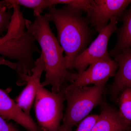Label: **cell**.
Listing matches in <instances>:
<instances>
[{"label":"cell","mask_w":131,"mask_h":131,"mask_svg":"<svg viewBox=\"0 0 131 131\" xmlns=\"http://www.w3.org/2000/svg\"><path fill=\"white\" fill-rule=\"evenodd\" d=\"M50 21L46 14L39 15L26 28L40 45L42 50L46 74L41 86L50 85L51 92L56 93L61 91L67 83H70L75 81L78 75L70 72L66 68L64 51L51 29Z\"/></svg>","instance_id":"obj_1"},{"label":"cell","mask_w":131,"mask_h":131,"mask_svg":"<svg viewBox=\"0 0 131 131\" xmlns=\"http://www.w3.org/2000/svg\"><path fill=\"white\" fill-rule=\"evenodd\" d=\"M46 13L50 21L56 27L58 40L65 52L66 65L71 70L73 62L88 48L93 31L83 12L71 6L57 8L55 6L47 8Z\"/></svg>","instance_id":"obj_2"},{"label":"cell","mask_w":131,"mask_h":131,"mask_svg":"<svg viewBox=\"0 0 131 131\" xmlns=\"http://www.w3.org/2000/svg\"><path fill=\"white\" fill-rule=\"evenodd\" d=\"M105 84L72 88L64 85L67 106L60 131H72L75 125L87 117L95 107L103 103Z\"/></svg>","instance_id":"obj_3"},{"label":"cell","mask_w":131,"mask_h":131,"mask_svg":"<svg viewBox=\"0 0 131 131\" xmlns=\"http://www.w3.org/2000/svg\"><path fill=\"white\" fill-rule=\"evenodd\" d=\"M35 41L28 30L20 35L18 31L9 28L6 35L0 37V54L17 60V72L30 74L35 64L34 54L40 53Z\"/></svg>","instance_id":"obj_4"},{"label":"cell","mask_w":131,"mask_h":131,"mask_svg":"<svg viewBox=\"0 0 131 131\" xmlns=\"http://www.w3.org/2000/svg\"><path fill=\"white\" fill-rule=\"evenodd\" d=\"M65 101L64 86L56 93L49 91L41 84L39 87L34 108L38 125L43 131H60Z\"/></svg>","instance_id":"obj_5"},{"label":"cell","mask_w":131,"mask_h":131,"mask_svg":"<svg viewBox=\"0 0 131 131\" xmlns=\"http://www.w3.org/2000/svg\"><path fill=\"white\" fill-rule=\"evenodd\" d=\"M118 19L114 18L99 33L97 37L73 62L71 70L75 69L77 74L82 73L91 64L97 61L112 60L108 52V41L112 34L118 30Z\"/></svg>","instance_id":"obj_6"},{"label":"cell","mask_w":131,"mask_h":131,"mask_svg":"<svg viewBox=\"0 0 131 131\" xmlns=\"http://www.w3.org/2000/svg\"><path fill=\"white\" fill-rule=\"evenodd\" d=\"M131 0H91L86 13L90 24L100 33L114 18L122 16Z\"/></svg>","instance_id":"obj_7"},{"label":"cell","mask_w":131,"mask_h":131,"mask_svg":"<svg viewBox=\"0 0 131 131\" xmlns=\"http://www.w3.org/2000/svg\"><path fill=\"white\" fill-rule=\"evenodd\" d=\"M118 69L114 60L97 61L91 64L83 72L78 75L73 82L67 84L69 88H77L88 86L106 84L110 78L114 76Z\"/></svg>","instance_id":"obj_8"},{"label":"cell","mask_w":131,"mask_h":131,"mask_svg":"<svg viewBox=\"0 0 131 131\" xmlns=\"http://www.w3.org/2000/svg\"><path fill=\"white\" fill-rule=\"evenodd\" d=\"M11 89L0 88V117L5 120H12L27 131H43L30 116L24 112L9 96Z\"/></svg>","instance_id":"obj_9"},{"label":"cell","mask_w":131,"mask_h":131,"mask_svg":"<svg viewBox=\"0 0 131 131\" xmlns=\"http://www.w3.org/2000/svg\"><path fill=\"white\" fill-rule=\"evenodd\" d=\"M45 69L44 60L41 53L40 57L35 61L32 74L30 76H21L22 79L26 81L27 83L25 88L16 97L15 102L24 112L29 116H30V112L38 88L41 84L40 79Z\"/></svg>","instance_id":"obj_10"},{"label":"cell","mask_w":131,"mask_h":131,"mask_svg":"<svg viewBox=\"0 0 131 131\" xmlns=\"http://www.w3.org/2000/svg\"><path fill=\"white\" fill-rule=\"evenodd\" d=\"M118 69L110 86L111 96L113 99L127 88H131V48L124 50L114 57Z\"/></svg>","instance_id":"obj_11"},{"label":"cell","mask_w":131,"mask_h":131,"mask_svg":"<svg viewBox=\"0 0 131 131\" xmlns=\"http://www.w3.org/2000/svg\"><path fill=\"white\" fill-rule=\"evenodd\" d=\"M91 131H131V125L124 122L118 110L103 102L100 114Z\"/></svg>","instance_id":"obj_12"},{"label":"cell","mask_w":131,"mask_h":131,"mask_svg":"<svg viewBox=\"0 0 131 131\" xmlns=\"http://www.w3.org/2000/svg\"><path fill=\"white\" fill-rule=\"evenodd\" d=\"M121 18L123 24L117 30V42L113 49L109 52L110 57H114L124 50L131 48V4Z\"/></svg>","instance_id":"obj_13"},{"label":"cell","mask_w":131,"mask_h":131,"mask_svg":"<svg viewBox=\"0 0 131 131\" xmlns=\"http://www.w3.org/2000/svg\"><path fill=\"white\" fill-rule=\"evenodd\" d=\"M119 99L120 115L124 122L131 125V88H127L121 93Z\"/></svg>","instance_id":"obj_14"},{"label":"cell","mask_w":131,"mask_h":131,"mask_svg":"<svg viewBox=\"0 0 131 131\" xmlns=\"http://www.w3.org/2000/svg\"><path fill=\"white\" fill-rule=\"evenodd\" d=\"M8 4H15L19 6L31 8L36 16L41 14L44 9L49 7L48 0H6Z\"/></svg>","instance_id":"obj_15"},{"label":"cell","mask_w":131,"mask_h":131,"mask_svg":"<svg viewBox=\"0 0 131 131\" xmlns=\"http://www.w3.org/2000/svg\"><path fill=\"white\" fill-rule=\"evenodd\" d=\"M91 0H49L50 7L59 4L67 5L76 7L86 13L89 8Z\"/></svg>","instance_id":"obj_16"},{"label":"cell","mask_w":131,"mask_h":131,"mask_svg":"<svg viewBox=\"0 0 131 131\" xmlns=\"http://www.w3.org/2000/svg\"><path fill=\"white\" fill-rule=\"evenodd\" d=\"M13 15V13L10 11L0 9V35L7 31Z\"/></svg>","instance_id":"obj_17"},{"label":"cell","mask_w":131,"mask_h":131,"mask_svg":"<svg viewBox=\"0 0 131 131\" xmlns=\"http://www.w3.org/2000/svg\"><path fill=\"white\" fill-rule=\"evenodd\" d=\"M98 117L97 114L91 115L88 116L80 122L75 131H91Z\"/></svg>","instance_id":"obj_18"},{"label":"cell","mask_w":131,"mask_h":131,"mask_svg":"<svg viewBox=\"0 0 131 131\" xmlns=\"http://www.w3.org/2000/svg\"><path fill=\"white\" fill-rule=\"evenodd\" d=\"M0 131H20L12 122H8L0 117Z\"/></svg>","instance_id":"obj_19"},{"label":"cell","mask_w":131,"mask_h":131,"mask_svg":"<svg viewBox=\"0 0 131 131\" xmlns=\"http://www.w3.org/2000/svg\"><path fill=\"white\" fill-rule=\"evenodd\" d=\"M5 65L9 67V68L17 70L18 68V64L17 63H14L11 61L6 60L3 57H0V65Z\"/></svg>","instance_id":"obj_20"},{"label":"cell","mask_w":131,"mask_h":131,"mask_svg":"<svg viewBox=\"0 0 131 131\" xmlns=\"http://www.w3.org/2000/svg\"><path fill=\"white\" fill-rule=\"evenodd\" d=\"M8 8L7 5L6 1H0V9L2 10H6Z\"/></svg>","instance_id":"obj_21"}]
</instances>
